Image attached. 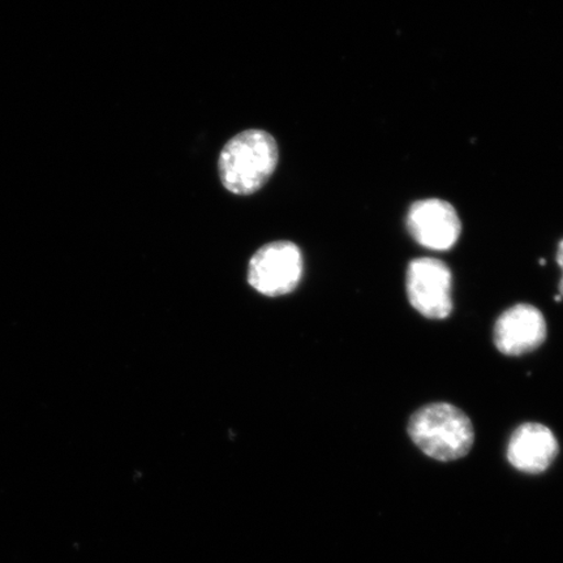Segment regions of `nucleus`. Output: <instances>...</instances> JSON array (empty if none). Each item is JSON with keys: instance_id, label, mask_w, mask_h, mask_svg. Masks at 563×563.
Listing matches in <instances>:
<instances>
[{"instance_id": "nucleus-1", "label": "nucleus", "mask_w": 563, "mask_h": 563, "mask_svg": "<svg viewBox=\"0 0 563 563\" xmlns=\"http://www.w3.org/2000/svg\"><path fill=\"white\" fill-rule=\"evenodd\" d=\"M278 161L276 139L262 130H249L239 133L223 146L218 172L228 191L250 196L269 181Z\"/></svg>"}, {"instance_id": "nucleus-2", "label": "nucleus", "mask_w": 563, "mask_h": 563, "mask_svg": "<svg viewBox=\"0 0 563 563\" xmlns=\"http://www.w3.org/2000/svg\"><path fill=\"white\" fill-rule=\"evenodd\" d=\"M407 432L422 453L440 462L462 460L475 442L473 421L449 404L419 408L408 421Z\"/></svg>"}, {"instance_id": "nucleus-3", "label": "nucleus", "mask_w": 563, "mask_h": 563, "mask_svg": "<svg viewBox=\"0 0 563 563\" xmlns=\"http://www.w3.org/2000/svg\"><path fill=\"white\" fill-rule=\"evenodd\" d=\"M407 297L417 311L431 320H445L453 312V276L438 258H415L407 267Z\"/></svg>"}, {"instance_id": "nucleus-4", "label": "nucleus", "mask_w": 563, "mask_h": 563, "mask_svg": "<svg viewBox=\"0 0 563 563\" xmlns=\"http://www.w3.org/2000/svg\"><path fill=\"white\" fill-rule=\"evenodd\" d=\"M302 277V256L297 244L274 242L260 249L251 258L250 285L266 297L292 292Z\"/></svg>"}, {"instance_id": "nucleus-5", "label": "nucleus", "mask_w": 563, "mask_h": 563, "mask_svg": "<svg viewBox=\"0 0 563 563\" xmlns=\"http://www.w3.org/2000/svg\"><path fill=\"white\" fill-rule=\"evenodd\" d=\"M415 242L433 251H449L461 236L462 224L452 203L439 199L415 202L407 214Z\"/></svg>"}, {"instance_id": "nucleus-6", "label": "nucleus", "mask_w": 563, "mask_h": 563, "mask_svg": "<svg viewBox=\"0 0 563 563\" xmlns=\"http://www.w3.org/2000/svg\"><path fill=\"white\" fill-rule=\"evenodd\" d=\"M547 340V321L543 313L531 305L514 306L498 317L493 341L501 354L520 356L543 346Z\"/></svg>"}, {"instance_id": "nucleus-7", "label": "nucleus", "mask_w": 563, "mask_h": 563, "mask_svg": "<svg viewBox=\"0 0 563 563\" xmlns=\"http://www.w3.org/2000/svg\"><path fill=\"white\" fill-rule=\"evenodd\" d=\"M560 453L555 435L539 422H526L514 431L508 445V461L520 473L539 475L552 466Z\"/></svg>"}, {"instance_id": "nucleus-8", "label": "nucleus", "mask_w": 563, "mask_h": 563, "mask_svg": "<svg viewBox=\"0 0 563 563\" xmlns=\"http://www.w3.org/2000/svg\"><path fill=\"white\" fill-rule=\"evenodd\" d=\"M558 264L560 265V267L562 269V279L560 282V295L563 298V239H562L561 243L559 244Z\"/></svg>"}, {"instance_id": "nucleus-9", "label": "nucleus", "mask_w": 563, "mask_h": 563, "mask_svg": "<svg viewBox=\"0 0 563 563\" xmlns=\"http://www.w3.org/2000/svg\"><path fill=\"white\" fill-rule=\"evenodd\" d=\"M539 263H540V265H543V266L547 265V262L544 258L539 260Z\"/></svg>"}]
</instances>
